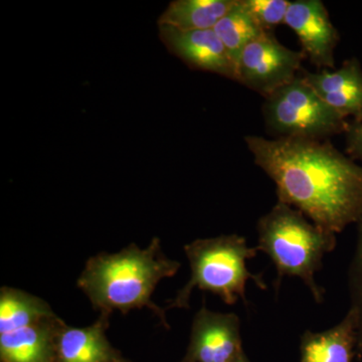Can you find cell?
I'll return each instance as SVG.
<instances>
[{
  "instance_id": "10",
  "label": "cell",
  "mask_w": 362,
  "mask_h": 362,
  "mask_svg": "<svg viewBox=\"0 0 362 362\" xmlns=\"http://www.w3.org/2000/svg\"><path fill=\"white\" fill-rule=\"evenodd\" d=\"M302 76L316 94L340 116L362 123V66L358 59H346L337 70L305 71Z\"/></svg>"
},
{
  "instance_id": "4",
  "label": "cell",
  "mask_w": 362,
  "mask_h": 362,
  "mask_svg": "<svg viewBox=\"0 0 362 362\" xmlns=\"http://www.w3.org/2000/svg\"><path fill=\"white\" fill-rule=\"evenodd\" d=\"M258 252L257 247L247 245L246 238L239 235L197 239L185 245V256L190 267L189 280L173 300H169L165 312L173 308H189L194 289L214 293L226 305L235 304L240 299L247 305L249 281L256 283L259 289H267L261 274L255 275L247 266V262L255 258Z\"/></svg>"
},
{
  "instance_id": "1",
  "label": "cell",
  "mask_w": 362,
  "mask_h": 362,
  "mask_svg": "<svg viewBox=\"0 0 362 362\" xmlns=\"http://www.w3.org/2000/svg\"><path fill=\"white\" fill-rule=\"evenodd\" d=\"M245 141L275 183L278 202L335 235L361 218L362 165L328 140L247 135Z\"/></svg>"
},
{
  "instance_id": "15",
  "label": "cell",
  "mask_w": 362,
  "mask_h": 362,
  "mask_svg": "<svg viewBox=\"0 0 362 362\" xmlns=\"http://www.w3.org/2000/svg\"><path fill=\"white\" fill-rule=\"evenodd\" d=\"M58 318L49 305L35 295L14 288L0 290V334Z\"/></svg>"
},
{
  "instance_id": "12",
  "label": "cell",
  "mask_w": 362,
  "mask_h": 362,
  "mask_svg": "<svg viewBox=\"0 0 362 362\" xmlns=\"http://www.w3.org/2000/svg\"><path fill=\"white\" fill-rule=\"evenodd\" d=\"M358 346V317L349 309L337 325L322 332L306 331L301 362H352Z\"/></svg>"
},
{
  "instance_id": "17",
  "label": "cell",
  "mask_w": 362,
  "mask_h": 362,
  "mask_svg": "<svg viewBox=\"0 0 362 362\" xmlns=\"http://www.w3.org/2000/svg\"><path fill=\"white\" fill-rule=\"evenodd\" d=\"M357 223V245L354 259L350 265L349 285L350 309L356 311L358 317V346L357 351L362 352V214Z\"/></svg>"
},
{
  "instance_id": "9",
  "label": "cell",
  "mask_w": 362,
  "mask_h": 362,
  "mask_svg": "<svg viewBox=\"0 0 362 362\" xmlns=\"http://www.w3.org/2000/svg\"><path fill=\"white\" fill-rule=\"evenodd\" d=\"M158 28L159 37L168 51L189 68L235 81V64L214 30H181L168 25Z\"/></svg>"
},
{
  "instance_id": "20",
  "label": "cell",
  "mask_w": 362,
  "mask_h": 362,
  "mask_svg": "<svg viewBox=\"0 0 362 362\" xmlns=\"http://www.w3.org/2000/svg\"><path fill=\"white\" fill-rule=\"evenodd\" d=\"M230 362H249L247 361L246 356H245L244 351H240L237 356L233 357L232 361Z\"/></svg>"
},
{
  "instance_id": "21",
  "label": "cell",
  "mask_w": 362,
  "mask_h": 362,
  "mask_svg": "<svg viewBox=\"0 0 362 362\" xmlns=\"http://www.w3.org/2000/svg\"><path fill=\"white\" fill-rule=\"evenodd\" d=\"M183 362H194V361H190V359H188L187 357V358H185V361H183Z\"/></svg>"
},
{
  "instance_id": "6",
  "label": "cell",
  "mask_w": 362,
  "mask_h": 362,
  "mask_svg": "<svg viewBox=\"0 0 362 362\" xmlns=\"http://www.w3.org/2000/svg\"><path fill=\"white\" fill-rule=\"evenodd\" d=\"M304 59L303 52L293 51L266 32L240 54L235 81L267 98L301 74Z\"/></svg>"
},
{
  "instance_id": "2",
  "label": "cell",
  "mask_w": 362,
  "mask_h": 362,
  "mask_svg": "<svg viewBox=\"0 0 362 362\" xmlns=\"http://www.w3.org/2000/svg\"><path fill=\"white\" fill-rule=\"evenodd\" d=\"M180 268V262L168 258L160 240L154 238L144 249L131 244L117 252L90 257L77 285L92 306L104 315L146 307L168 328L165 311L151 297L157 285L163 279L173 277Z\"/></svg>"
},
{
  "instance_id": "11",
  "label": "cell",
  "mask_w": 362,
  "mask_h": 362,
  "mask_svg": "<svg viewBox=\"0 0 362 362\" xmlns=\"http://www.w3.org/2000/svg\"><path fill=\"white\" fill-rule=\"evenodd\" d=\"M109 316L101 314L87 327H71L62 321L56 332V362H124L109 342Z\"/></svg>"
},
{
  "instance_id": "16",
  "label": "cell",
  "mask_w": 362,
  "mask_h": 362,
  "mask_svg": "<svg viewBox=\"0 0 362 362\" xmlns=\"http://www.w3.org/2000/svg\"><path fill=\"white\" fill-rule=\"evenodd\" d=\"M214 30L225 45L228 56L235 64V71L245 47L266 33L247 11L242 0H235V6L218 21Z\"/></svg>"
},
{
  "instance_id": "7",
  "label": "cell",
  "mask_w": 362,
  "mask_h": 362,
  "mask_svg": "<svg viewBox=\"0 0 362 362\" xmlns=\"http://www.w3.org/2000/svg\"><path fill=\"white\" fill-rule=\"evenodd\" d=\"M284 25L296 33L306 59L317 68L334 69L339 33L321 0L291 2Z\"/></svg>"
},
{
  "instance_id": "3",
  "label": "cell",
  "mask_w": 362,
  "mask_h": 362,
  "mask_svg": "<svg viewBox=\"0 0 362 362\" xmlns=\"http://www.w3.org/2000/svg\"><path fill=\"white\" fill-rule=\"evenodd\" d=\"M259 252H265L277 271L276 288L285 276L299 278L317 303L324 290L315 281L325 255L337 247L335 233L326 232L294 207L278 202L257 225Z\"/></svg>"
},
{
  "instance_id": "8",
  "label": "cell",
  "mask_w": 362,
  "mask_h": 362,
  "mask_svg": "<svg viewBox=\"0 0 362 362\" xmlns=\"http://www.w3.org/2000/svg\"><path fill=\"white\" fill-rule=\"evenodd\" d=\"M240 351L239 317L202 306L192 321L187 358L194 362H230Z\"/></svg>"
},
{
  "instance_id": "19",
  "label": "cell",
  "mask_w": 362,
  "mask_h": 362,
  "mask_svg": "<svg viewBox=\"0 0 362 362\" xmlns=\"http://www.w3.org/2000/svg\"><path fill=\"white\" fill-rule=\"evenodd\" d=\"M344 135L347 156L362 163V123L349 122Z\"/></svg>"
},
{
  "instance_id": "5",
  "label": "cell",
  "mask_w": 362,
  "mask_h": 362,
  "mask_svg": "<svg viewBox=\"0 0 362 362\" xmlns=\"http://www.w3.org/2000/svg\"><path fill=\"white\" fill-rule=\"evenodd\" d=\"M263 115L275 138L327 140L344 134L349 124L316 94L302 74L265 98Z\"/></svg>"
},
{
  "instance_id": "14",
  "label": "cell",
  "mask_w": 362,
  "mask_h": 362,
  "mask_svg": "<svg viewBox=\"0 0 362 362\" xmlns=\"http://www.w3.org/2000/svg\"><path fill=\"white\" fill-rule=\"evenodd\" d=\"M235 0H175L158 18V25L181 30H214Z\"/></svg>"
},
{
  "instance_id": "18",
  "label": "cell",
  "mask_w": 362,
  "mask_h": 362,
  "mask_svg": "<svg viewBox=\"0 0 362 362\" xmlns=\"http://www.w3.org/2000/svg\"><path fill=\"white\" fill-rule=\"evenodd\" d=\"M291 2L290 0H242L247 11L266 32L285 23Z\"/></svg>"
},
{
  "instance_id": "13",
  "label": "cell",
  "mask_w": 362,
  "mask_h": 362,
  "mask_svg": "<svg viewBox=\"0 0 362 362\" xmlns=\"http://www.w3.org/2000/svg\"><path fill=\"white\" fill-rule=\"evenodd\" d=\"M62 319L0 334L1 362H56V332Z\"/></svg>"
}]
</instances>
